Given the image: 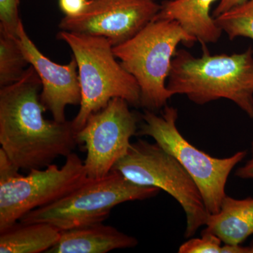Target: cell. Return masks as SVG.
Returning a JSON list of instances; mask_svg holds the SVG:
<instances>
[{"instance_id": "26", "label": "cell", "mask_w": 253, "mask_h": 253, "mask_svg": "<svg viewBox=\"0 0 253 253\" xmlns=\"http://www.w3.org/2000/svg\"><path fill=\"white\" fill-rule=\"evenodd\" d=\"M251 150H252V153L253 154V140L252 141V143H251Z\"/></svg>"}, {"instance_id": "18", "label": "cell", "mask_w": 253, "mask_h": 253, "mask_svg": "<svg viewBox=\"0 0 253 253\" xmlns=\"http://www.w3.org/2000/svg\"><path fill=\"white\" fill-rule=\"evenodd\" d=\"M21 0H0V31L18 38V31L22 22L19 16Z\"/></svg>"}, {"instance_id": "22", "label": "cell", "mask_w": 253, "mask_h": 253, "mask_svg": "<svg viewBox=\"0 0 253 253\" xmlns=\"http://www.w3.org/2000/svg\"><path fill=\"white\" fill-rule=\"evenodd\" d=\"M249 0H219V4L213 11L212 16L214 18L217 17L219 15L247 2Z\"/></svg>"}, {"instance_id": "3", "label": "cell", "mask_w": 253, "mask_h": 253, "mask_svg": "<svg viewBox=\"0 0 253 253\" xmlns=\"http://www.w3.org/2000/svg\"><path fill=\"white\" fill-rule=\"evenodd\" d=\"M57 38L72 50L78 65L82 99L72 121L76 132L91 114L104 109L114 98L126 100L129 106H141L137 82L118 62L106 38L65 31H59Z\"/></svg>"}, {"instance_id": "21", "label": "cell", "mask_w": 253, "mask_h": 253, "mask_svg": "<svg viewBox=\"0 0 253 253\" xmlns=\"http://www.w3.org/2000/svg\"><path fill=\"white\" fill-rule=\"evenodd\" d=\"M20 169L14 166L6 153L0 149V180L13 177L19 174Z\"/></svg>"}, {"instance_id": "25", "label": "cell", "mask_w": 253, "mask_h": 253, "mask_svg": "<svg viewBox=\"0 0 253 253\" xmlns=\"http://www.w3.org/2000/svg\"><path fill=\"white\" fill-rule=\"evenodd\" d=\"M248 252L247 253H253V241L251 243L249 246H247Z\"/></svg>"}, {"instance_id": "19", "label": "cell", "mask_w": 253, "mask_h": 253, "mask_svg": "<svg viewBox=\"0 0 253 253\" xmlns=\"http://www.w3.org/2000/svg\"><path fill=\"white\" fill-rule=\"evenodd\" d=\"M221 240L214 234L202 232L201 238L188 240L179 246V253H221Z\"/></svg>"}, {"instance_id": "23", "label": "cell", "mask_w": 253, "mask_h": 253, "mask_svg": "<svg viewBox=\"0 0 253 253\" xmlns=\"http://www.w3.org/2000/svg\"><path fill=\"white\" fill-rule=\"evenodd\" d=\"M235 175L240 179H253V154L251 159L236 169Z\"/></svg>"}, {"instance_id": "4", "label": "cell", "mask_w": 253, "mask_h": 253, "mask_svg": "<svg viewBox=\"0 0 253 253\" xmlns=\"http://www.w3.org/2000/svg\"><path fill=\"white\" fill-rule=\"evenodd\" d=\"M196 42L176 21L154 18L129 41L113 46L115 56L139 84L141 107L156 112L167 106L173 96L167 80L177 46Z\"/></svg>"}, {"instance_id": "1", "label": "cell", "mask_w": 253, "mask_h": 253, "mask_svg": "<svg viewBox=\"0 0 253 253\" xmlns=\"http://www.w3.org/2000/svg\"><path fill=\"white\" fill-rule=\"evenodd\" d=\"M42 83L29 65L23 77L0 89L1 149L18 169H43L73 152L78 141L72 121L44 117Z\"/></svg>"}, {"instance_id": "9", "label": "cell", "mask_w": 253, "mask_h": 253, "mask_svg": "<svg viewBox=\"0 0 253 253\" xmlns=\"http://www.w3.org/2000/svg\"><path fill=\"white\" fill-rule=\"evenodd\" d=\"M129 106L126 100L114 98L104 109L91 114L78 131V144H84L86 151L84 165L89 179L109 174L127 153L139 121Z\"/></svg>"}, {"instance_id": "13", "label": "cell", "mask_w": 253, "mask_h": 253, "mask_svg": "<svg viewBox=\"0 0 253 253\" xmlns=\"http://www.w3.org/2000/svg\"><path fill=\"white\" fill-rule=\"evenodd\" d=\"M219 0H168L155 18L170 20L203 46L219 41L222 31L211 16L212 4Z\"/></svg>"}, {"instance_id": "2", "label": "cell", "mask_w": 253, "mask_h": 253, "mask_svg": "<svg viewBox=\"0 0 253 253\" xmlns=\"http://www.w3.org/2000/svg\"><path fill=\"white\" fill-rule=\"evenodd\" d=\"M167 86L173 96L185 95L196 104L230 100L253 119V49L212 55L203 46L199 57L185 49L177 50Z\"/></svg>"}, {"instance_id": "20", "label": "cell", "mask_w": 253, "mask_h": 253, "mask_svg": "<svg viewBox=\"0 0 253 253\" xmlns=\"http://www.w3.org/2000/svg\"><path fill=\"white\" fill-rule=\"evenodd\" d=\"M89 0H59V7L66 16H78L85 9Z\"/></svg>"}, {"instance_id": "8", "label": "cell", "mask_w": 253, "mask_h": 253, "mask_svg": "<svg viewBox=\"0 0 253 253\" xmlns=\"http://www.w3.org/2000/svg\"><path fill=\"white\" fill-rule=\"evenodd\" d=\"M61 168L51 164L0 180V232L9 229L26 214L49 206L89 180L84 161L76 153L66 158Z\"/></svg>"}, {"instance_id": "11", "label": "cell", "mask_w": 253, "mask_h": 253, "mask_svg": "<svg viewBox=\"0 0 253 253\" xmlns=\"http://www.w3.org/2000/svg\"><path fill=\"white\" fill-rule=\"evenodd\" d=\"M18 42L28 63L41 79L42 104L51 113L54 121L66 122L67 106L81 103V84L76 59L73 57L66 65L58 64L50 60L32 41L22 22L18 28Z\"/></svg>"}, {"instance_id": "5", "label": "cell", "mask_w": 253, "mask_h": 253, "mask_svg": "<svg viewBox=\"0 0 253 253\" xmlns=\"http://www.w3.org/2000/svg\"><path fill=\"white\" fill-rule=\"evenodd\" d=\"M160 191L154 186L134 184L121 173L111 170L101 179H89L54 204L31 211L19 221L46 223L60 231L91 225L108 219L118 205L151 199Z\"/></svg>"}, {"instance_id": "10", "label": "cell", "mask_w": 253, "mask_h": 253, "mask_svg": "<svg viewBox=\"0 0 253 253\" xmlns=\"http://www.w3.org/2000/svg\"><path fill=\"white\" fill-rule=\"evenodd\" d=\"M161 6L154 0H89L81 14L65 16L59 27L61 31L103 37L117 46L152 21Z\"/></svg>"}, {"instance_id": "24", "label": "cell", "mask_w": 253, "mask_h": 253, "mask_svg": "<svg viewBox=\"0 0 253 253\" xmlns=\"http://www.w3.org/2000/svg\"><path fill=\"white\" fill-rule=\"evenodd\" d=\"M247 247L241 246V245L224 244L221 249V253H247Z\"/></svg>"}, {"instance_id": "15", "label": "cell", "mask_w": 253, "mask_h": 253, "mask_svg": "<svg viewBox=\"0 0 253 253\" xmlns=\"http://www.w3.org/2000/svg\"><path fill=\"white\" fill-rule=\"evenodd\" d=\"M61 231L46 223L19 221L0 232V253H46L59 241Z\"/></svg>"}, {"instance_id": "12", "label": "cell", "mask_w": 253, "mask_h": 253, "mask_svg": "<svg viewBox=\"0 0 253 253\" xmlns=\"http://www.w3.org/2000/svg\"><path fill=\"white\" fill-rule=\"evenodd\" d=\"M138 240L103 222L61 231L57 244L47 253H106L131 249Z\"/></svg>"}, {"instance_id": "6", "label": "cell", "mask_w": 253, "mask_h": 253, "mask_svg": "<svg viewBox=\"0 0 253 253\" xmlns=\"http://www.w3.org/2000/svg\"><path fill=\"white\" fill-rule=\"evenodd\" d=\"M142 119L144 123L136 135L151 136L174 156L196 182L208 212H219L226 196L225 187L229 174L246 157L247 151H239L230 157L217 158L195 147L178 129V110L173 106H165L159 115L144 110Z\"/></svg>"}, {"instance_id": "7", "label": "cell", "mask_w": 253, "mask_h": 253, "mask_svg": "<svg viewBox=\"0 0 253 253\" xmlns=\"http://www.w3.org/2000/svg\"><path fill=\"white\" fill-rule=\"evenodd\" d=\"M112 170L134 184L154 186L172 196L185 212V238L195 235L206 225L210 213L199 187L179 161L157 143L143 139L131 143L126 156Z\"/></svg>"}, {"instance_id": "16", "label": "cell", "mask_w": 253, "mask_h": 253, "mask_svg": "<svg viewBox=\"0 0 253 253\" xmlns=\"http://www.w3.org/2000/svg\"><path fill=\"white\" fill-rule=\"evenodd\" d=\"M28 60L18 44V38L0 31V86L16 83L28 68Z\"/></svg>"}, {"instance_id": "14", "label": "cell", "mask_w": 253, "mask_h": 253, "mask_svg": "<svg viewBox=\"0 0 253 253\" xmlns=\"http://www.w3.org/2000/svg\"><path fill=\"white\" fill-rule=\"evenodd\" d=\"M202 232L214 234L224 244L241 245L253 235V199H236L227 195L219 212L210 214Z\"/></svg>"}, {"instance_id": "17", "label": "cell", "mask_w": 253, "mask_h": 253, "mask_svg": "<svg viewBox=\"0 0 253 253\" xmlns=\"http://www.w3.org/2000/svg\"><path fill=\"white\" fill-rule=\"evenodd\" d=\"M214 18L231 41L237 38H247L253 41V0Z\"/></svg>"}]
</instances>
